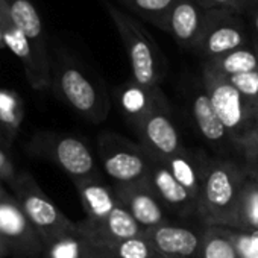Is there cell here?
Listing matches in <instances>:
<instances>
[{"label": "cell", "instance_id": "obj_6", "mask_svg": "<svg viewBox=\"0 0 258 258\" xmlns=\"http://www.w3.org/2000/svg\"><path fill=\"white\" fill-rule=\"evenodd\" d=\"M99 155L105 173L115 185L149 181L152 158L143 146H137L118 134L105 133L99 139Z\"/></svg>", "mask_w": 258, "mask_h": 258}, {"label": "cell", "instance_id": "obj_36", "mask_svg": "<svg viewBox=\"0 0 258 258\" xmlns=\"http://www.w3.org/2000/svg\"><path fill=\"white\" fill-rule=\"evenodd\" d=\"M81 246H82V243H81ZM81 258H102V256H99V255H96V253L87 250V249L82 246V256H81Z\"/></svg>", "mask_w": 258, "mask_h": 258}, {"label": "cell", "instance_id": "obj_4", "mask_svg": "<svg viewBox=\"0 0 258 258\" xmlns=\"http://www.w3.org/2000/svg\"><path fill=\"white\" fill-rule=\"evenodd\" d=\"M52 87L55 93L81 117L99 123L106 118L109 100L105 91L73 61L58 58L52 62Z\"/></svg>", "mask_w": 258, "mask_h": 258}, {"label": "cell", "instance_id": "obj_13", "mask_svg": "<svg viewBox=\"0 0 258 258\" xmlns=\"http://www.w3.org/2000/svg\"><path fill=\"white\" fill-rule=\"evenodd\" d=\"M214 14L216 11L205 8L198 0H178L169 17L167 32L179 46L196 50Z\"/></svg>", "mask_w": 258, "mask_h": 258}, {"label": "cell", "instance_id": "obj_5", "mask_svg": "<svg viewBox=\"0 0 258 258\" xmlns=\"http://www.w3.org/2000/svg\"><path fill=\"white\" fill-rule=\"evenodd\" d=\"M11 191L17 198L25 216L41 237L44 246L76 234V222H72L41 190L29 172H20Z\"/></svg>", "mask_w": 258, "mask_h": 258}, {"label": "cell", "instance_id": "obj_9", "mask_svg": "<svg viewBox=\"0 0 258 258\" xmlns=\"http://www.w3.org/2000/svg\"><path fill=\"white\" fill-rule=\"evenodd\" d=\"M137 127L143 139V148L151 158L163 161L184 151L179 134L170 118L166 97H161L137 121Z\"/></svg>", "mask_w": 258, "mask_h": 258}, {"label": "cell", "instance_id": "obj_15", "mask_svg": "<svg viewBox=\"0 0 258 258\" xmlns=\"http://www.w3.org/2000/svg\"><path fill=\"white\" fill-rule=\"evenodd\" d=\"M145 237L164 258H198L202 241V232L170 222L145 229Z\"/></svg>", "mask_w": 258, "mask_h": 258}, {"label": "cell", "instance_id": "obj_11", "mask_svg": "<svg viewBox=\"0 0 258 258\" xmlns=\"http://www.w3.org/2000/svg\"><path fill=\"white\" fill-rule=\"evenodd\" d=\"M249 29L240 16L216 11L195 52H198L204 61H210L237 49L249 47Z\"/></svg>", "mask_w": 258, "mask_h": 258}, {"label": "cell", "instance_id": "obj_28", "mask_svg": "<svg viewBox=\"0 0 258 258\" xmlns=\"http://www.w3.org/2000/svg\"><path fill=\"white\" fill-rule=\"evenodd\" d=\"M43 256L44 258H81L82 256L81 240L76 234L59 238L52 244L46 246Z\"/></svg>", "mask_w": 258, "mask_h": 258}, {"label": "cell", "instance_id": "obj_37", "mask_svg": "<svg viewBox=\"0 0 258 258\" xmlns=\"http://www.w3.org/2000/svg\"><path fill=\"white\" fill-rule=\"evenodd\" d=\"M244 231H246V229H244ZM247 232H249V234H250V235L253 237V240H255V241L258 243V231H247Z\"/></svg>", "mask_w": 258, "mask_h": 258}, {"label": "cell", "instance_id": "obj_22", "mask_svg": "<svg viewBox=\"0 0 258 258\" xmlns=\"http://www.w3.org/2000/svg\"><path fill=\"white\" fill-rule=\"evenodd\" d=\"M164 97L161 88H145L137 82L127 84L120 93V105L127 117L136 123L161 99Z\"/></svg>", "mask_w": 258, "mask_h": 258}, {"label": "cell", "instance_id": "obj_21", "mask_svg": "<svg viewBox=\"0 0 258 258\" xmlns=\"http://www.w3.org/2000/svg\"><path fill=\"white\" fill-rule=\"evenodd\" d=\"M234 228L258 231V182L246 169L238 195Z\"/></svg>", "mask_w": 258, "mask_h": 258}, {"label": "cell", "instance_id": "obj_30", "mask_svg": "<svg viewBox=\"0 0 258 258\" xmlns=\"http://www.w3.org/2000/svg\"><path fill=\"white\" fill-rule=\"evenodd\" d=\"M238 93L250 103L258 106V70L226 78Z\"/></svg>", "mask_w": 258, "mask_h": 258}, {"label": "cell", "instance_id": "obj_14", "mask_svg": "<svg viewBox=\"0 0 258 258\" xmlns=\"http://www.w3.org/2000/svg\"><path fill=\"white\" fill-rule=\"evenodd\" d=\"M76 235L85 243H103L143 237L145 229L118 204V207L102 220L91 222L84 219L76 222Z\"/></svg>", "mask_w": 258, "mask_h": 258}, {"label": "cell", "instance_id": "obj_16", "mask_svg": "<svg viewBox=\"0 0 258 258\" xmlns=\"http://www.w3.org/2000/svg\"><path fill=\"white\" fill-rule=\"evenodd\" d=\"M149 182L164 207L181 216H187L195 211L198 213V199L178 182L163 161L152 158Z\"/></svg>", "mask_w": 258, "mask_h": 258}, {"label": "cell", "instance_id": "obj_38", "mask_svg": "<svg viewBox=\"0 0 258 258\" xmlns=\"http://www.w3.org/2000/svg\"><path fill=\"white\" fill-rule=\"evenodd\" d=\"M253 49H255V53H256V58H258V41L253 44Z\"/></svg>", "mask_w": 258, "mask_h": 258}, {"label": "cell", "instance_id": "obj_3", "mask_svg": "<svg viewBox=\"0 0 258 258\" xmlns=\"http://www.w3.org/2000/svg\"><path fill=\"white\" fill-rule=\"evenodd\" d=\"M105 11L114 23L131 64L133 81L145 88H158L166 75V59L155 40L127 13L102 0Z\"/></svg>", "mask_w": 258, "mask_h": 258}, {"label": "cell", "instance_id": "obj_27", "mask_svg": "<svg viewBox=\"0 0 258 258\" xmlns=\"http://www.w3.org/2000/svg\"><path fill=\"white\" fill-rule=\"evenodd\" d=\"M120 2L154 26L167 32L169 17L178 0H120Z\"/></svg>", "mask_w": 258, "mask_h": 258}, {"label": "cell", "instance_id": "obj_41", "mask_svg": "<svg viewBox=\"0 0 258 258\" xmlns=\"http://www.w3.org/2000/svg\"><path fill=\"white\" fill-rule=\"evenodd\" d=\"M0 142H2V139H0Z\"/></svg>", "mask_w": 258, "mask_h": 258}, {"label": "cell", "instance_id": "obj_10", "mask_svg": "<svg viewBox=\"0 0 258 258\" xmlns=\"http://www.w3.org/2000/svg\"><path fill=\"white\" fill-rule=\"evenodd\" d=\"M0 32H2L5 47H8L22 62L29 85L35 90H46L52 87V66L44 64L38 58L28 37L13 22L8 13L7 0H0Z\"/></svg>", "mask_w": 258, "mask_h": 258}, {"label": "cell", "instance_id": "obj_31", "mask_svg": "<svg viewBox=\"0 0 258 258\" xmlns=\"http://www.w3.org/2000/svg\"><path fill=\"white\" fill-rule=\"evenodd\" d=\"M201 5L211 11L231 13V14H243L246 10L252 8L250 0H198Z\"/></svg>", "mask_w": 258, "mask_h": 258}, {"label": "cell", "instance_id": "obj_18", "mask_svg": "<svg viewBox=\"0 0 258 258\" xmlns=\"http://www.w3.org/2000/svg\"><path fill=\"white\" fill-rule=\"evenodd\" d=\"M75 187L79 193V199L87 220H102L109 216L120 204L117 201L114 188L105 185L99 179V176L75 182Z\"/></svg>", "mask_w": 258, "mask_h": 258}, {"label": "cell", "instance_id": "obj_19", "mask_svg": "<svg viewBox=\"0 0 258 258\" xmlns=\"http://www.w3.org/2000/svg\"><path fill=\"white\" fill-rule=\"evenodd\" d=\"M81 243L87 250L102 258H164L152 247L145 235L103 243H85L81 240Z\"/></svg>", "mask_w": 258, "mask_h": 258}, {"label": "cell", "instance_id": "obj_17", "mask_svg": "<svg viewBox=\"0 0 258 258\" xmlns=\"http://www.w3.org/2000/svg\"><path fill=\"white\" fill-rule=\"evenodd\" d=\"M7 7L13 22L28 37L38 58L44 64L52 66V59L47 52V41H46L43 22L34 4L31 0H7Z\"/></svg>", "mask_w": 258, "mask_h": 258}, {"label": "cell", "instance_id": "obj_24", "mask_svg": "<svg viewBox=\"0 0 258 258\" xmlns=\"http://www.w3.org/2000/svg\"><path fill=\"white\" fill-rule=\"evenodd\" d=\"M163 163L178 179V182L198 199L202 182V166H199L198 161L185 152V149L167 160H163Z\"/></svg>", "mask_w": 258, "mask_h": 258}, {"label": "cell", "instance_id": "obj_20", "mask_svg": "<svg viewBox=\"0 0 258 258\" xmlns=\"http://www.w3.org/2000/svg\"><path fill=\"white\" fill-rule=\"evenodd\" d=\"M191 111H193V117L196 120V124L199 127L201 134L208 142L217 143V142H222L225 137H228L226 129H225L219 114L216 112V109L211 103V99L208 97L205 90L199 91L193 97Z\"/></svg>", "mask_w": 258, "mask_h": 258}, {"label": "cell", "instance_id": "obj_8", "mask_svg": "<svg viewBox=\"0 0 258 258\" xmlns=\"http://www.w3.org/2000/svg\"><path fill=\"white\" fill-rule=\"evenodd\" d=\"M0 240L13 258H40L46 249L17 198L0 181Z\"/></svg>", "mask_w": 258, "mask_h": 258}, {"label": "cell", "instance_id": "obj_33", "mask_svg": "<svg viewBox=\"0 0 258 258\" xmlns=\"http://www.w3.org/2000/svg\"><path fill=\"white\" fill-rule=\"evenodd\" d=\"M250 25L255 31V34L258 35V7H252L250 8Z\"/></svg>", "mask_w": 258, "mask_h": 258}, {"label": "cell", "instance_id": "obj_2", "mask_svg": "<svg viewBox=\"0 0 258 258\" xmlns=\"http://www.w3.org/2000/svg\"><path fill=\"white\" fill-rule=\"evenodd\" d=\"M244 169L229 161L202 166V182L198 196V214L207 226L235 225V211Z\"/></svg>", "mask_w": 258, "mask_h": 258}, {"label": "cell", "instance_id": "obj_32", "mask_svg": "<svg viewBox=\"0 0 258 258\" xmlns=\"http://www.w3.org/2000/svg\"><path fill=\"white\" fill-rule=\"evenodd\" d=\"M19 173L20 172L16 170V166L11 157L8 155V152L0 146V181L11 188L16 184Z\"/></svg>", "mask_w": 258, "mask_h": 258}, {"label": "cell", "instance_id": "obj_26", "mask_svg": "<svg viewBox=\"0 0 258 258\" xmlns=\"http://www.w3.org/2000/svg\"><path fill=\"white\" fill-rule=\"evenodd\" d=\"M198 258H240V255L223 226H207L202 231Z\"/></svg>", "mask_w": 258, "mask_h": 258}, {"label": "cell", "instance_id": "obj_34", "mask_svg": "<svg viewBox=\"0 0 258 258\" xmlns=\"http://www.w3.org/2000/svg\"><path fill=\"white\" fill-rule=\"evenodd\" d=\"M250 164H249V167L246 169L253 178H255V181L258 182V158L256 160H253V161H249Z\"/></svg>", "mask_w": 258, "mask_h": 258}, {"label": "cell", "instance_id": "obj_12", "mask_svg": "<svg viewBox=\"0 0 258 258\" xmlns=\"http://www.w3.org/2000/svg\"><path fill=\"white\" fill-rule=\"evenodd\" d=\"M114 191L120 205L143 229L169 223L164 210L166 207L149 181L129 185H114Z\"/></svg>", "mask_w": 258, "mask_h": 258}, {"label": "cell", "instance_id": "obj_39", "mask_svg": "<svg viewBox=\"0 0 258 258\" xmlns=\"http://www.w3.org/2000/svg\"><path fill=\"white\" fill-rule=\"evenodd\" d=\"M0 46H5L4 44V38H2V32H0Z\"/></svg>", "mask_w": 258, "mask_h": 258}, {"label": "cell", "instance_id": "obj_7", "mask_svg": "<svg viewBox=\"0 0 258 258\" xmlns=\"http://www.w3.org/2000/svg\"><path fill=\"white\" fill-rule=\"evenodd\" d=\"M29 151L55 163L73 182L99 176L90 148L75 136L40 133L31 140Z\"/></svg>", "mask_w": 258, "mask_h": 258}, {"label": "cell", "instance_id": "obj_29", "mask_svg": "<svg viewBox=\"0 0 258 258\" xmlns=\"http://www.w3.org/2000/svg\"><path fill=\"white\" fill-rule=\"evenodd\" d=\"M223 229L234 243L240 258H258V243L247 231L228 226H223Z\"/></svg>", "mask_w": 258, "mask_h": 258}, {"label": "cell", "instance_id": "obj_23", "mask_svg": "<svg viewBox=\"0 0 258 258\" xmlns=\"http://www.w3.org/2000/svg\"><path fill=\"white\" fill-rule=\"evenodd\" d=\"M25 117L22 97L8 88L0 87V139L13 142Z\"/></svg>", "mask_w": 258, "mask_h": 258}, {"label": "cell", "instance_id": "obj_35", "mask_svg": "<svg viewBox=\"0 0 258 258\" xmlns=\"http://www.w3.org/2000/svg\"><path fill=\"white\" fill-rule=\"evenodd\" d=\"M8 256H11L10 249L7 247V244L2 240H0V258H8Z\"/></svg>", "mask_w": 258, "mask_h": 258}, {"label": "cell", "instance_id": "obj_25", "mask_svg": "<svg viewBox=\"0 0 258 258\" xmlns=\"http://www.w3.org/2000/svg\"><path fill=\"white\" fill-rule=\"evenodd\" d=\"M204 64L210 66L213 70L225 78L258 70V58L253 47H241L220 58L204 61Z\"/></svg>", "mask_w": 258, "mask_h": 258}, {"label": "cell", "instance_id": "obj_40", "mask_svg": "<svg viewBox=\"0 0 258 258\" xmlns=\"http://www.w3.org/2000/svg\"><path fill=\"white\" fill-rule=\"evenodd\" d=\"M250 2H253V4H256V5H258V0H250Z\"/></svg>", "mask_w": 258, "mask_h": 258}, {"label": "cell", "instance_id": "obj_1", "mask_svg": "<svg viewBox=\"0 0 258 258\" xmlns=\"http://www.w3.org/2000/svg\"><path fill=\"white\" fill-rule=\"evenodd\" d=\"M202 84L219 114L228 137L241 146L249 161L258 158V106L244 99L231 82L213 70L202 67Z\"/></svg>", "mask_w": 258, "mask_h": 258}]
</instances>
